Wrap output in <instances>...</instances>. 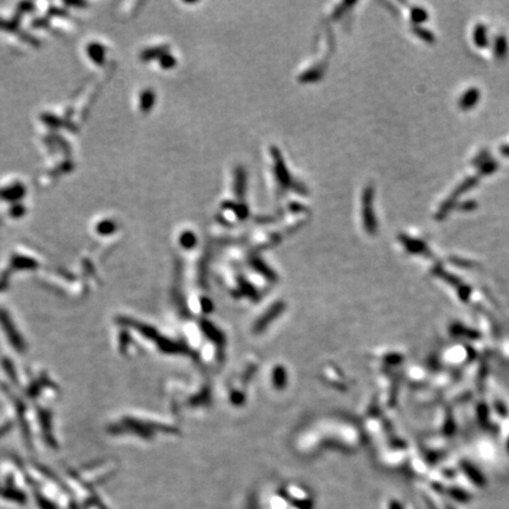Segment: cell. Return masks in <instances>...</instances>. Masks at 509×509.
Instances as JSON below:
<instances>
[{
	"instance_id": "obj_9",
	"label": "cell",
	"mask_w": 509,
	"mask_h": 509,
	"mask_svg": "<svg viewBox=\"0 0 509 509\" xmlns=\"http://www.w3.org/2000/svg\"><path fill=\"white\" fill-rule=\"evenodd\" d=\"M412 32H414V34L418 35L421 40H423V42H426L428 44L435 43L434 33H432V32L429 30L424 29V27H422V26H415L414 25L412 26Z\"/></svg>"
},
{
	"instance_id": "obj_10",
	"label": "cell",
	"mask_w": 509,
	"mask_h": 509,
	"mask_svg": "<svg viewBox=\"0 0 509 509\" xmlns=\"http://www.w3.org/2000/svg\"><path fill=\"white\" fill-rule=\"evenodd\" d=\"M456 206H458V210H460V211L470 212V211L476 210V208H478V202H476V200H473V199H468V200H464V202H462V203H459Z\"/></svg>"
},
{
	"instance_id": "obj_11",
	"label": "cell",
	"mask_w": 509,
	"mask_h": 509,
	"mask_svg": "<svg viewBox=\"0 0 509 509\" xmlns=\"http://www.w3.org/2000/svg\"><path fill=\"white\" fill-rule=\"evenodd\" d=\"M491 158V156H489V152H488L487 150H482V151H480L479 152V155L476 156V157L473 159V165L476 166V167H479L481 164H483L486 160H488Z\"/></svg>"
},
{
	"instance_id": "obj_8",
	"label": "cell",
	"mask_w": 509,
	"mask_h": 509,
	"mask_svg": "<svg viewBox=\"0 0 509 509\" xmlns=\"http://www.w3.org/2000/svg\"><path fill=\"white\" fill-rule=\"evenodd\" d=\"M478 169H479V175H478L479 177L480 176H489L494 174V172L499 169V163L496 162L495 159L489 158L483 164H481Z\"/></svg>"
},
{
	"instance_id": "obj_1",
	"label": "cell",
	"mask_w": 509,
	"mask_h": 509,
	"mask_svg": "<svg viewBox=\"0 0 509 509\" xmlns=\"http://www.w3.org/2000/svg\"><path fill=\"white\" fill-rule=\"evenodd\" d=\"M480 97H481V93H480L479 89H476V87H470V89H468L460 97L459 107L463 111L472 110L473 107H475L476 104H478V102L480 100Z\"/></svg>"
},
{
	"instance_id": "obj_2",
	"label": "cell",
	"mask_w": 509,
	"mask_h": 509,
	"mask_svg": "<svg viewBox=\"0 0 509 509\" xmlns=\"http://www.w3.org/2000/svg\"><path fill=\"white\" fill-rule=\"evenodd\" d=\"M473 39H474L475 45L479 49H484L489 45V38H488V29L483 24H478L475 26L474 32H473Z\"/></svg>"
},
{
	"instance_id": "obj_5",
	"label": "cell",
	"mask_w": 509,
	"mask_h": 509,
	"mask_svg": "<svg viewBox=\"0 0 509 509\" xmlns=\"http://www.w3.org/2000/svg\"><path fill=\"white\" fill-rule=\"evenodd\" d=\"M456 205H458V198L453 197V196L450 195L449 197H448L442 204H441L440 209L438 210V212H436V215H435V218L438 220L444 219L447 217V215L449 214V212L454 209V208H456Z\"/></svg>"
},
{
	"instance_id": "obj_7",
	"label": "cell",
	"mask_w": 509,
	"mask_h": 509,
	"mask_svg": "<svg viewBox=\"0 0 509 509\" xmlns=\"http://www.w3.org/2000/svg\"><path fill=\"white\" fill-rule=\"evenodd\" d=\"M428 17H429V15H428V12L424 9H422V7H419V6L411 7L410 19H411L412 24H415V26H420L421 24L426 23L428 20Z\"/></svg>"
},
{
	"instance_id": "obj_3",
	"label": "cell",
	"mask_w": 509,
	"mask_h": 509,
	"mask_svg": "<svg viewBox=\"0 0 509 509\" xmlns=\"http://www.w3.org/2000/svg\"><path fill=\"white\" fill-rule=\"evenodd\" d=\"M494 54L496 59L502 60L508 54V40L506 35L498 34L494 40Z\"/></svg>"
},
{
	"instance_id": "obj_12",
	"label": "cell",
	"mask_w": 509,
	"mask_h": 509,
	"mask_svg": "<svg viewBox=\"0 0 509 509\" xmlns=\"http://www.w3.org/2000/svg\"><path fill=\"white\" fill-rule=\"evenodd\" d=\"M500 151H501V154H502L504 156V157H509V145H508V144H506V145L501 146Z\"/></svg>"
},
{
	"instance_id": "obj_6",
	"label": "cell",
	"mask_w": 509,
	"mask_h": 509,
	"mask_svg": "<svg viewBox=\"0 0 509 509\" xmlns=\"http://www.w3.org/2000/svg\"><path fill=\"white\" fill-rule=\"evenodd\" d=\"M400 239L402 240L404 247H406L410 252H423V251L426 252L427 251L426 243L421 242V240H419V239L410 238V237H408V236H401Z\"/></svg>"
},
{
	"instance_id": "obj_4",
	"label": "cell",
	"mask_w": 509,
	"mask_h": 509,
	"mask_svg": "<svg viewBox=\"0 0 509 509\" xmlns=\"http://www.w3.org/2000/svg\"><path fill=\"white\" fill-rule=\"evenodd\" d=\"M479 184V176H473V177H467L466 179L463 180L462 183H460L458 187L454 190V192H453L451 196L453 197H455V198H458L459 196L461 195H463V194H466V192L468 191H470L472 189H474V187L478 185Z\"/></svg>"
}]
</instances>
